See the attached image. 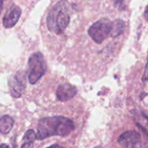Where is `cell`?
<instances>
[{"label":"cell","instance_id":"6da1fadb","mask_svg":"<svg viewBox=\"0 0 148 148\" xmlns=\"http://www.w3.org/2000/svg\"><path fill=\"white\" fill-rule=\"evenodd\" d=\"M74 130L75 124L66 117L62 116L46 117L38 121L36 140H43L53 136L66 137Z\"/></svg>","mask_w":148,"mask_h":148},{"label":"cell","instance_id":"7a4b0ae2","mask_svg":"<svg viewBox=\"0 0 148 148\" xmlns=\"http://www.w3.org/2000/svg\"><path fill=\"white\" fill-rule=\"evenodd\" d=\"M70 21V5L67 0H60L51 7L47 16L49 31L61 34L67 27Z\"/></svg>","mask_w":148,"mask_h":148},{"label":"cell","instance_id":"3957f363","mask_svg":"<svg viewBox=\"0 0 148 148\" xmlns=\"http://www.w3.org/2000/svg\"><path fill=\"white\" fill-rule=\"evenodd\" d=\"M46 70L47 66L42 53L37 51L33 53L28 60L27 77L29 82L31 85H35L43 75H45Z\"/></svg>","mask_w":148,"mask_h":148},{"label":"cell","instance_id":"277c9868","mask_svg":"<svg viewBox=\"0 0 148 148\" xmlns=\"http://www.w3.org/2000/svg\"><path fill=\"white\" fill-rule=\"evenodd\" d=\"M114 22L107 18L98 20L88 29V35L97 43H102L108 37H112Z\"/></svg>","mask_w":148,"mask_h":148},{"label":"cell","instance_id":"5b68a950","mask_svg":"<svg viewBox=\"0 0 148 148\" xmlns=\"http://www.w3.org/2000/svg\"><path fill=\"white\" fill-rule=\"evenodd\" d=\"M10 94L13 98H19L23 95L26 88L25 76L20 71L14 74L8 80Z\"/></svg>","mask_w":148,"mask_h":148},{"label":"cell","instance_id":"8992f818","mask_svg":"<svg viewBox=\"0 0 148 148\" xmlns=\"http://www.w3.org/2000/svg\"><path fill=\"white\" fill-rule=\"evenodd\" d=\"M121 148H142L141 135L136 131H127L123 133L118 139Z\"/></svg>","mask_w":148,"mask_h":148},{"label":"cell","instance_id":"52a82bcc","mask_svg":"<svg viewBox=\"0 0 148 148\" xmlns=\"http://www.w3.org/2000/svg\"><path fill=\"white\" fill-rule=\"evenodd\" d=\"M21 9L15 4H12L3 17V25L5 28H12L17 24L21 15Z\"/></svg>","mask_w":148,"mask_h":148},{"label":"cell","instance_id":"ba28073f","mask_svg":"<svg viewBox=\"0 0 148 148\" xmlns=\"http://www.w3.org/2000/svg\"><path fill=\"white\" fill-rule=\"evenodd\" d=\"M77 93L76 87L69 83L62 84L59 85L56 90V97L62 102H65L73 98Z\"/></svg>","mask_w":148,"mask_h":148},{"label":"cell","instance_id":"9c48e42d","mask_svg":"<svg viewBox=\"0 0 148 148\" xmlns=\"http://www.w3.org/2000/svg\"><path fill=\"white\" fill-rule=\"evenodd\" d=\"M14 119L9 115H4L0 118V133L7 134L10 132L14 126Z\"/></svg>","mask_w":148,"mask_h":148},{"label":"cell","instance_id":"30bf717a","mask_svg":"<svg viewBox=\"0 0 148 148\" xmlns=\"http://www.w3.org/2000/svg\"><path fill=\"white\" fill-rule=\"evenodd\" d=\"M36 140V134L33 130H27L24 134L20 148H33V144Z\"/></svg>","mask_w":148,"mask_h":148},{"label":"cell","instance_id":"8fae6325","mask_svg":"<svg viewBox=\"0 0 148 148\" xmlns=\"http://www.w3.org/2000/svg\"><path fill=\"white\" fill-rule=\"evenodd\" d=\"M125 30V23L122 20H116L114 22V30L112 38H116L122 34Z\"/></svg>","mask_w":148,"mask_h":148},{"label":"cell","instance_id":"7c38bea8","mask_svg":"<svg viewBox=\"0 0 148 148\" xmlns=\"http://www.w3.org/2000/svg\"><path fill=\"white\" fill-rule=\"evenodd\" d=\"M112 1L113 2H114V5L119 9L122 7L123 4H124V1H125V0H112Z\"/></svg>","mask_w":148,"mask_h":148},{"label":"cell","instance_id":"4fadbf2b","mask_svg":"<svg viewBox=\"0 0 148 148\" xmlns=\"http://www.w3.org/2000/svg\"><path fill=\"white\" fill-rule=\"evenodd\" d=\"M46 148H65V147L59 145H57V144H54V145H52L49 146V147H48Z\"/></svg>","mask_w":148,"mask_h":148},{"label":"cell","instance_id":"5bb4252c","mask_svg":"<svg viewBox=\"0 0 148 148\" xmlns=\"http://www.w3.org/2000/svg\"><path fill=\"white\" fill-rule=\"evenodd\" d=\"M4 0H0V14H1V11L3 9V5H4Z\"/></svg>","mask_w":148,"mask_h":148},{"label":"cell","instance_id":"9a60e30c","mask_svg":"<svg viewBox=\"0 0 148 148\" xmlns=\"http://www.w3.org/2000/svg\"><path fill=\"white\" fill-rule=\"evenodd\" d=\"M0 148H10V146L7 144H1L0 145Z\"/></svg>","mask_w":148,"mask_h":148},{"label":"cell","instance_id":"2e32d148","mask_svg":"<svg viewBox=\"0 0 148 148\" xmlns=\"http://www.w3.org/2000/svg\"><path fill=\"white\" fill-rule=\"evenodd\" d=\"M94 148H103V147H101V146H97V147H95Z\"/></svg>","mask_w":148,"mask_h":148},{"label":"cell","instance_id":"e0dca14e","mask_svg":"<svg viewBox=\"0 0 148 148\" xmlns=\"http://www.w3.org/2000/svg\"><path fill=\"white\" fill-rule=\"evenodd\" d=\"M12 148H14V147H12Z\"/></svg>","mask_w":148,"mask_h":148}]
</instances>
